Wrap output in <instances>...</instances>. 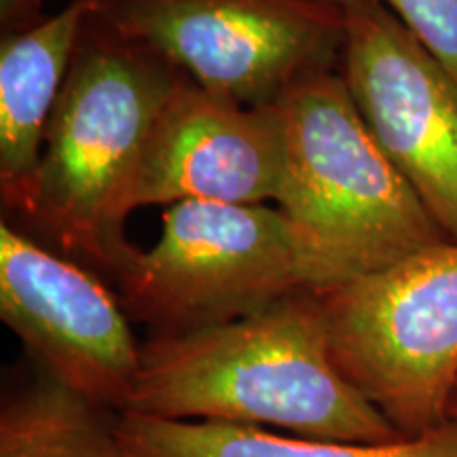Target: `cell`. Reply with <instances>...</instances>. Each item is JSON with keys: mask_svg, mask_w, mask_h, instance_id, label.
Listing matches in <instances>:
<instances>
[{"mask_svg": "<svg viewBox=\"0 0 457 457\" xmlns=\"http://www.w3.org/2000/svg\"><path fill=\"white\" fill-rule=\"evenodd\" d=\"M125 411L324 441L403 438L335 364L322 303L307 288L219 327L153 335Z\"/></svg>", "mask_w": 457, "mask_h": 457, "instance_id": "1", "label": "cell"}, {"mask_svg": "<svg viewBox=\"0 0 457 457\" xmlns=\"http://www.w3.org/2000/svg\"><path fill=\"white\" fill-rule=\"evenodd\" d=\"M188 74L94 15L51 111L41 163L11 225L96 271L138 248L125 236L128 193L159 111Z\"/></svg>", "mask_w": 457, "mask_h": 457, "instance_id": "2", "label": "cell"}, {"mask_svg": "<svg viewBox=\"0 0 457 457\" xmlns=\"http://www.w3.org/2000/svg\"><path fill=\"white\" fill-rule=\"evenodd\" d=\"M282 210L303 288L324 293L447 242L360 117L339 71L303 77L278 100Z\"/></svg>", "mask_w": 457, "mask_h": 457, "instance_id": "3", "label": "cell"}, {"mask_svg": "<svg viewBox=\"0 0 457 457\" xmlns=\"http://www.w3.org/2000/svg\"><path fill=\"white\" fill-rule=\"evenodd\" d=\"M316 295L335 364L403 436L447 424L457 390V242Z\"/></svg>", "mask_w": 457, "mask_h": 457, "instance_id": "4", "label": "cell"}, {"mask_svg": "<svg viewBox=\"0 0 457 457\" xmlns=\"http://www.w3.org/2000/svg\"><path fill=\"white\" fill-rule=\"evenodd\" d=\"M153 335L219 327L303 288L288 220L267 204L165 205L162 236L114 278Z\"/></svg>", "mask_w": 457, "mask_h": 457, "instance_id": "5", "label": "cell"}, {"mask_svg": "<svg viewBox=\"0 0 457 457\" xmlns=\"http://www.w3.org/2000/svg\"><path fill=\"white\" fill-rule=\"evenodd\" d=\"M91 15L245 106L339 71L345 15L322 0H94Z\"/></svg>", "mask_w": 457, "mask_h": 457, "instance_id": "6", "label": "cell"}, {"mask_svg": "<svg viewBox=\"0 0 457 457\" xmlns=\"http://www.w3.org/2000/svg\"><path fill=\"white\" fill-rule=\"evenodd\" d=\"M339 74L377 145L457 242V81L384 0H345Z\"/></svg>", "mask_w": 457, "mask_h": 457, "instance_id": "7", "label": "cell"}, {"mask_svg": "<svg viewBox=\"0 0 457 457\" xmlns=\"http://www.w3.org/2000/svg\"><path fill=\"white\" fill-rule=\"evenodd\" d=\"M0 318L45 373L98 407L123 413L142 343L119 293L98 273L0 222Z\"/></svg>", "mask_w": 457, "mask_h": 457, "instance_id": "8", "label": "cell"}, {"mask_svg": "<svg viewBox=\"0 0 457 457\" xmlns=\"http://www.w3.org/2000/svg\"><path fill=\"white\" fill-rule=\"evenodd\" d=\"M278 102L245 106L187 77L159 111L128 193L129 212L179 202L267 204L282 195Z\"/></svg>", "mask_w": 457, "mask_h": 457, "instance_id": "9", "label": "cell"}, {"mask_svg": "<svg viewBox=\"0 0 457 457\" xmlns=\"http://www.w3.org/2000/svg\"><path fill=\"white\" fill-rule=\"evenodd\" d=\"M94 0H72L60 13L0 43V197L11 214L41 163L45 129L71 71Z\"/></svg>", "mask_w": 457, "mask_h": 457, "instance_id": "10", "label": "cell"}, {"mask_svg": "<svg viewBox=\"0 0 457 457\" xmlns=\"http://www.w3.org/2000/svg\"><path fill=\"white\" fill-rule=\"evenodd\" d=\"M117 430L125 457H457V420L390 443L305 438L214 421L159 420L123 411Z\"/></svg>", "mask_w": 457, "mask_h": 457, "instance_id": "11", "label": "cell"}, {"mask_svg": "<svg viewBox=\"0 0 457 457\" xmlns=\"http://www.w3.org/2000/svg\"><path fill=\"white\" fill-rule=\"evenodd\" d=\"M117 415L38 373L0 407V457H125Z\"/></svg>", "mask_w": 457, "mask_h": 457, "instance_id": "12", "label": "cell"}, {"mask_svg": "<svg viewBox=\"0 0 457 457\" xmlns=\"http://www.w3.org/2000/svg\"><path fill=\"white\" fill-rule=\"evenodd\" d=\"M457 81V0H384Z\"/></svg>", "mask_w": 457, "mask_h": 457, "instance_id": "13", "label": "cell"}, {"mask_svg": "<svg viewBox=\"0 0 457 457\" xmlns=\"http://www.w3.org/2000/svg\"><path fill=\"white\" fill-rule=\"evenodd\" d=\"M449 413H451V417H455V420H457V390H455V394H453V400H451Z\"/></svg>", "mask_w": 457, "mask_h": 457, "instance_id": "14", "label": "cell"}, {"mask_svg": "<svg viewBox=\"0 0 457 457\" xmlns=\"http://www.w3.org/2000/svg\"><path fill=\"white\" fill-rule=\"evenodd\" d=\"M322 3H328V4H337V7H343V3H345V0H322Z\"/></svg>", "mask_w": 457, "mask_h": 457, "instance_id": "15", "label": "cell"}, {"mask_svg": "<svg viewBox=\"0 0 457 457\" xmlns=\"http://www.w3.org/2000/svg\"><path fill=\"white\" fill-rule=\"evenodd\" d=\"M34 3H37V7H38V9H43V4H45V0H34Z\"/></svg>", "mask_w": 457, "mask_h": 457, "instance_id": "16", "label": "cell"}]
</instances>
